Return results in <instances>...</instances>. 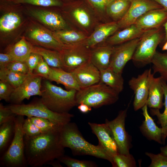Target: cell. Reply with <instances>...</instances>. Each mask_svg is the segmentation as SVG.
Masks as SVG:
<instances>
[{
	"mask_svg": "<svg viewBox=\"0 0 167 167\" xmlns=\"http://www.w3.org/2000/svg\"><path fill=\"white\" fill-rule=\"evenodd\" d=\"M28 36L33 44L42 47L60 51L64 46L54 34L44 28L37 27L29 32Z\"/></svg>",
	"mask_w": 167,
	"mask_h": 167,
	"instance_id": "17",
	"label": "cell"
},
{
	"mask_svg": "<svg viewBox=\"0 0 167 167\" xmlns=\"http://www.w3.org/2000/svg\"><path fill=\"white\" fill-rule=\"evenodd\" d=\"M33 48V45L23 37L9 47L6 53L9 54L14 61H25L32 52Z\"/></svg>",
	"mask_w": 167,
	"mask_h": 167,
	"instance_id": "29",
	"label": "cell"
},
{
	"mask_svg": "<svg viewBox=\"0 0 167 167\" xmlns=\"http://www.w3.org/2000/svg\"><path fill=\"white\" fill-rule=\"evenodd\" d=\"M17 4L40 7H61L64 3L62 0H8Z\"/></svg>",
	"mask_w": 167,
	"mask_h": 167,
	"instance_id": "37",
	"label": "cell"
},
{
	"mask_svg": "<svg viewBox=\"0 0 167 167\" xmlns=\"http://www.w3.org/2000/svg\"><path fill=\"white\" fill-rule=\"evenodd\" d=\"M151 68L145 70L137 77H132L128 84L134 91L135 97L133 103L134 109L136 111L146 105L148 96L149 76Z\"/></svg>",
	"mask_w": 167,
	"mask_h": 167,
	"instance_id": "15",
	"label": "cell"
},
{
	"mask_svg": "<svg viewBox=\"0 0 167 167\" xmlns=\"http://www.w3.org/2000/svg\"><path fill=\"white\" fill-rule=\"evenodd\" d=\"M21 19L17 13L10 12L3 15L0 19V30L2 32H10L20 24Z\"/></svg>",
	"mask_w": 167,
	"mask_h": 167,
	"instance_id": "34",
	"label": "cell"
},
{
	"mask_svg": "<svg viewBox=\"0 0 167 167\" xmlns=\"http://www.w3.org/2000/svg\"></svg>",
	"mask_w": 167,
	"mask_h": 167,
	"instance_id": "56",
	"label": "cell"
},
{
	"mask_svg": "<svg viewBox=\"0 0 167 167\" xmlns=\"http://www.w3.org/2000/svg\"><path fill=\"white\" fill-rule=\"evenodd\" d=\"M27 8L34 17L53 30V32L73 28L67 21L60 10L40 9L39 7L27 5Z\"/></svg>",
	"mask_w": 167,
	"mask_h": 167,
	"instance_id": "11",
	"label": "cell"
},
{
	"mask_svg": "<svg viewBox=\"0 0 167 167\" xmlns=\"http://www.w3.org/2000/svg\"><path fill=\"white\" fill-rule=\"evenodd\" d=\"M167 10V0H154Z\"/></svg>",
	"mask_w": 167,
	"mask_h": 167,
	"instance_id": "51",
	"label": "cell"
},
{
	"mask_svg": "<svg viewBox=\"0 0 167 167\" xmlns=\"http://www.w3.org/2000/svg\"><path fill=\"white\" fill-rule=\"evenodd\" d=\"M14 87L8 82L0 80V100H4L10 102L11 96L14 89Z\"/></svg>",
	"mask_w": 167,
	"mask_h": 167,
	"instance_id": "44",
	"label": "cell"
},
{
	"mask_svg": "<svg viewBox=\"0 0 167 167\" xmlns=\"http://www.w3.org/2000/svg\"><path fill=\"white\" fill-rule=\"evenodd\" d=\"M145 30L134 24L121 30L117 31L109 37L105 43L113 46L119 45L140 37Z\"/></svg>",
	"mask_w": 167,
	"mask_h": 167,
	"instance_id": "24",
	"label": "cell"
},
{
	"mask_svg": "<svg viewBox=\"0 0 167 167\" xmlns=\"http://www.w3.org/2000/svg\"><path fill=\"white\" fill-rule=\"evenodd\" d=\"M91 49L84 43L75 45H64L59 51L62 69L71 72L80 66L90 61Z\"/></svg>",
	"mask_w": 167,
	"mask_h": 167,
	"instance_id": "9",
	"label": "cell"
},
{
	"mask_svg": "<svg viewBox=\"0 0 167 167\" xmlns=\"http://www.w3.org/2000/svg\"><path fill=\"white\" fill-rule=\"evenodd\" d=\"M92 132L99 141L98 144L102 147L111 157L118 153L117 144L113 134L105 123L98 124L88 122Z\"/></svg>",
	"mask_w": 167,
	"mask_h": 167,
	"instance_id": "16",
	"label": "cell"
},
{
	"mask_svg": "<svg viewBox=\"0 0 167 167\" xmlns=\"http://www.w3.org/2000/svg\"><path fill=\"white\" fill-rule=\"evenodd\" d=\"M100 81L119 93L124 88V80L122 74H118L109 67L100 70Z\"/></svg>",
	"mask_w": 167,
	"mask_h": 167,
	"instance_id": "28",
	"label": "cell"
},
{
	"mask_svg": "<svg viewBox=\"0 0 167 167\" xmlns=\"http://www.w3.org/2000/svg\"><path fill=\"white\" fill-rule=\"evenodd\" d=\"M5 68L23 74H29V69L25 61H13L9 63Z\"/></svg>",
	"mask_w": 167,
	"mask_h": 167,
	"instance_id": "43",
	"label": "cell"
},
{
	"mask_svg": "<svg viewBox=\"0 0 167 167\" xmlns=\"http://www.w3.org/2000/svg\"><path fill=\"white\" fill-rule=\"evenodd\" d=\"M140 37L114 46L109 67L122 74L126 64L132 59Z\"/></svg>",
	"mask_w": 167,
	"mask_h": 167,
	"instance_id": "12",
	"label": "cell"
},
{
	"mask_svg": "<svg viewBox=\"0 0 167 167\" xmlns=\"http://www.w3.org/2000/svg\"><path fill=\"white\" fill-rule=\"evenodd\" d=\"M41 91L42 101L54 112L69 113L73 108L77 105L76 95L77 91L75 90H65L45 79L42 82Z\"/></svg>",
	"mask_w": 167,
	"mask_h": 167,
	"instance_id": "4",
	"label": "cell"
},
{
	"mask_svg": "<svg viewBox=\"0 0 167 167\" xmlns=\"http://www.w3.org/2000/svg\"><path fill=\"white\" fill-rule=\"evenodd\" d=\"M148 107L146 104L141 108L144 120L139 127L140 131L147 139L163 144L162 128L156 126L153 119L148 113Z\"/></svg>",
	"mask_w": 167,
	"mask_h": 167,
	"instance_id": "22",
	"label": "cell"
},
{
	"mask_svg": "<svg viewBox=\"0 0 167 167\" xmlns=\"http://www.w3.org/2000/svg\"><path fill=\"white\" fill-rule=\"evenodd\" d=\"M15 118L0 125V156L6 151L14 137L15 129Z\"/></svg>",
	"mask_w": 167,
	"mask_h": 167,
	"instance_id": "30",
	"label": "cell"
},
{
	"mask_svg": "<svg viewBox=\"0 0 167 167\" xmlns=\"http://www.w3.org/2000/svg\"><path fill=\"white\" fill-rule=\"evenodd\" d=\"M58 160L68 167H95L97 165L94 162L90 161L80 160L73 158L64 155Z\"/></svg>",
	"mask_w": 167,
	"mask_h": 167,
	"instance_id": "40",
	"label": "cell"
},
{
	"mask_svg": "<svg viewBox=\"0 0 167 167\" xmlns=\"http://www.w3.org/2000/svg\"><path fill=\"white\" fill-rule=\"evenodd\" d=\"M24 116L18 115L15 118L14 137L8 148L0 158V166L4 167H26L28 166L24 154V134L23 125Z\"/></svg>",
	"mask_w": 167,
	"mask_h": 167,
	"instance_id": "7",
	"label": "cell"
},
{
	"mask_svg": "<svg viewBox=\"0 0 167 167\" xmlns=\"http://www.w3.org/2000/svg\"><path fill=\"white\" fill-rule=\"evenodd\" d=\"M29 74H23L6 68L0 69V79L6 81L14 88L20 85Z\"/></svg>",
	"mask_w": 167,
	"mask_h": 167,
	"instance_id": "36",
	"label": "cell"
},
{
	"mask_svg": "<svg viewBox=\"0 0 167 167\" xmlns=\"http://www.w3.org/2000/svg\"><path fill=\"white\" fill-rule=\"evenodd\" d=\"M163 26L165 31V37L163 40L162 41L164 44L167 41V20L163 24Z\"/></svg>",
	"mask_w": 167,
	"mask_h": 167,
	"instance_id": "52",
	"label": "cell"
},
{
	"mask_svg": "<svg viewBox=\"0 0 167 167\" xmlns=\"http://www.w3.org/2000/svg\"><path fill=\"white\" fill-rule=\"evenodd\" d=\"M55 36L64 45H75L84 43L88 36L74 28L53 32Z\"/></svg>",
	"mask_w": 167,
	"mask_h": 167,
	"instance_id": "26",
	"label": "cell"
},
{
	"mask_svg": "<svg viewBox=\"0 0 167 167\" xmlns=\"http://www.w3.org/2000/svg\"><path fill=\"white\" fill-rule=\"evenodd\" d=\"M160 153L162 154L167 156V144L160 148Z\"/></svg>",
	"mask_w": 167,
	"mask_h": 167,
	"instance_id": "53",
	"label": "cell"
},
{
	"mask_svg": "<svg viewBox=\"0 0 167 167\" xmlns=\"http://www.w3.org/2000/svg\"><path fill=\"white\" fill-rule=\"evenodd\" d=\"M32 52L37 53L42 56L50 66L62 68L61 59L59 51L33 46Z\"/></svg>",
	"mask_w": 167,
	"mask_h": 167,
	"instance_id": "32",
	"label": "cell"
},
{
	"mask_svg": "<svg viewBox=\"0 0 167 167\" xmlns=\"http://www.w3.org/2000/svg\"><path fill=\"white\" fill-rule=\"evenodd\" d=\"M23 130L24 135L33 137L42 133L40 129L32 122L29 117L24 119L23 125Z\"/></svg>",
	"mask_w": 167,
	"mask_h": 167,
	"instance_id": "42",
	"label": "cell"
},
{
	"mask_svg": "<svg viewBox=\"0 0 167 167\" xmlns=\"http://www.w3.org/2000/svg\"><path fill=\"white\" fill-rule=\"evenodd\" d=\"M41 56L39 54L32 52L25 62L28 67L30 75L33 74V71L40 60Z\"/></svg>",
	"mask_w": 167,
	"mask_h": 167,
	"instance_id": "47",
	"label": "cell"
},
{
	"mask_svg": "<svg viewBox=\"0 0 167 167\" xmlns=\"http://www.w3.org/2000/svg\"><path fill=\"white\" fill-rule=\"evenodd\" d=\"M153 73H158L162 79L167 81V52L162 53L156 51L151 62Z\"/></svg>",
	"mask_w": 167,
	"mask_h": 167,
	"instance_id": "33",
	"label": "cell"
},
{
	"mask_svg": "<svg viewBox=\"0 0 167 167\" xmlns=\"http://www.w3.org/2000/svg\"><path fill=\"white\" fill-rule=\"evenodd\" d=\"M113 167H135L136 163L134 156L130 153L127 155L118 153L113 156Z\"/></svg>",
	"mask_w": 167,
	"mask_h": 167,
	"instance_id": "38",
	"label": "cell"
},
{
	"mask_svg": "<svg viewBox=\"0 0 167 167\" xmlns=\"http://www.w3.org/2000/svg\"><path fill=\"white\" fill-rule=\"evenodd\" d=\"M78 109L82 113H86L92 110V107L87 104L81 103L78 106Z\"/></svg>",
	"mask_w": 167,
	"mask_h": 167,
	"instance_id": "49",
	"label": "cell"
},
{
	"mask_svg": "<svg viewBox=\"0 0 167 167\" xmlns=\"http://www.w3.org/2000/svg\"><path fill=\"white\" fill-rule=\"evenodd\" d=\"M42 77L34 73L29 75L22 84L15 88L10 98L11 104H19L32 96H41Z\"/></svg>",
	"mask_w": 167,
	"mask_h": 167,
	"instance_id": "13",
	"label": "cell"
},
{
	"mask_svg": "<svg viewBox=\"0 0 167 167\" xmlns=\"http://www.w3.org/2000/svg\"><path fill=\"white\" fill-rule=\"evenodd\" d=\"M6 106L17 115L44 118L60 126L70 122L74 116L69 113H60L51 110L41 98L35 99L28 104H10Z\"/></svg>",
	"mask_w": 167,
	"mask_h": 167,
	"instance_id": "5",
	"label": "cell"
},
{
	"mask_svg": "<svg viewBox=\"0 0 167 167\" xmlns=\"http://www.w3.org/2000/svg\"><path fill=\"white\" fill-rule=\"evenodd\" d=\"M60 136L62 145L64 148H69L73 155L92 156L113 163V158L99 144L94 145L85 139L75 123L70 122L63 125Z\"/></svg>",
	"mask_w": 167,
	"mask_h": 167,
	"instance_id": "2",
	"label": "cell"
},
{
	"mask_svg": "<svg viewBox=\"0 0 167 167\" xmlns=\"http://www.w3.org/2000/svg\"><path fill=\"white\" fill-rule=\"evenodd\" d=\"M162 83L165 99L164 102V106L165 107L164 111L161 113L159 109H151L150 113L152 115L156 117L158 119L157 123L161 125L162 131L163 144L164 145L167 137V82L163 79Z\"/></svg>",
	"mask_w": 167,
	"mask_h": 167,
	"instance_id": "31",
	"label": "cell"
},
{
	"mask_svg": "<svg viewBox=\"0 0 167 167\" xmlns=\"http://www.w3.org/2000/svg\"><path fill=\"white\" fill-rule=\"evenodd\" d=\"M164 37L163 26L145 30L140 37L132 59L135 65L140 67L151 63L157 46Z\"/></svg>",
	"mask_w": 167,
	"mask_h": 167,
	"instance_id": "8",
	"label": "cell"
},
{
	"mask_svg": "<svg viewBox=\"0 0 167 167\" xmlns=\"http://www.w3.org/2000/svg\"><path fill=\"white\" fill-rule=\"evenodd\" d=\"M119 93L106 85L99 83L77 91V105L84 103L94 108L111 105L118 100Z\"/></svg>",
	"mask_w": 167,
	"mask_h": 167,
	"instance_id": "6",
	"label": "cell"
},
{
	"mask_svg": "<svg viewBox=\"0 0 167 167\" xmlns=\"http://www.w3.org/2000/svg\"><path fill=\"white\" fill-rule=\"evenodd\" d=\"M60 130L33 137L24 135V154L28 165L41 167L64 155L65 148L60 140Z\"/></svg>",
	"mask_w": 167,
	"mask_h": 167,
	"instance_id": "1",
	"label": "cell"
},
{
	"mask_svg": "<svg viewBox=\"0 0 167 167\" xmlns=\"http://www.w3.org/2000/svg\"><path fill=\"white\" fill-rule=\"evenodd\" d=\"M71 72L80 88L98 83L100 81V71L91 61L80 66Z\"/></svg>",
	"mask_w": 167,
	"mask_h": 167,
	"instance_id": "19",
	"label": "cell"
},
{
	"mask_svg": "<svg viewBox=\"0 0 167 167\" xmlns=\"http://www.w3.org/2000/svg\"><path fill=\"white\" fill-rule=\"evenodd\" d=\"M47 80L62 84L67 90L74 89L78 91L80 89L72 73L66 71L61 68L51 67Z\"/></svg>",
	"mask_w": 167,
	"mask_h": 167,
	"instance_id": "25",
	"label": "cell"
},
{
	"mask_svg": "<svg viewBox=\"0 0 167 167\" xmlns=\"http://www.w3.org/2000/svg\"><path fill=\"white\" fill-rule=\"evenodd\" d=\"M131 4L125 16L117 22L119 29L134 24L136 20L147 12L163 7L154 0H130Z\"/></svg>",
	"mask_w": 167,
	"mask_h": 167,
	"instance_id": "14",
	"label": "cell"
},
{
	"mask_svg": "<svg viewBox=\"0 0 167 167\" xmlns=\"http://www.w3.org/2000/svg\"><path fill=\"white\" fill-rule=\"evenodd\" d=\"M162 50L167 51V41L164 44L162 47Z\"/></svg>",
	"mask_w": 167,
	"mask_h": 167,
	"instance_id": "54",
	"label": "cell"
},
{
	"mask_svg": "<svg viewBox=\"0 0 167 167\" xmlns=\"http://www.w3.org/2000/svg\"><path fill=\"white\" fill-rule=\"evenodd\" d=\"M60 9L62 14L72 27L88 36L102 23L84 0H75L64 3Z\"/></svg>",
	"mask_w": 167,
	"mask_h": 167,
	"instance_id": "3",
	"label": "cell"
},
{
	"mask_svg": "<svg viewBox=\"0 0 167 167\" xmlns=\"http://www.w3.org/2000/svg\"><path fill=\"white\" fill-rule=\"evenodd\" d=\"M151 72L149 76L148 96L146 104L150 109H161L164 106L163 102L164 97L162 85V79L161 77L155 78Z\"/></svg>",
	"mask_w": 167,
	"mask_h": 167,
	"instance_id": "21",
	"label": "cell"
},
{
	"mask_svg": "<svg viewBox=\"0 0 167 167\" xmlns=\"http://www.w3.org/2000/svg\"><path fill=\"white\" fill-rule=\"evenodd\" d=\"M50 69L51 67L48 65L42 57L35 69L33 73L38 75L45 79H47L50 72Z\"/></svg>",
	"mask_w": 167,
	"mask_h": 167,
	"instance_id": "45",
	"label": "cell"
},
{
	"mask_svg": "<svg viewBox=\"0 0 167 167\" xmlns=\"http://www.w3.org/2000/svg\"><path fill=\"white\" fill-rule=\"evenodd\" d=\"M167 20V10L164 8L150 10L139 18L134 24L147 30L159 28Z\"/></svg>",
	"mask_w": 167,
	"mask_h": 167,
	"instance_id": "20",
	"label": "cell"
},
{
	"mask_svg": "<svg viewBox=\"0 0 167 167\" xmlns=\"http://www.w3.org/2000/svg\"><path fill=\"white\" fill-rule=\"evenodd\" d=\"M93 11L102 23L111 22L106 13L108 4L113 0H84Z\"/></svg>",
	"mask_w": 167,
	"mask_h": 167,
	"instance_id": "35",
	"label": "cell"
},
{
	"mask_svg": "<svg viewBox=\"0 0 167 167\" xmlns=\"http://www.w3.org/2000/svg\"><path fill=\"white\" fill-rule=\"evenodd\" d=\"M131 4L130 0H113L106 9L107 16L110 21L120 20L128 11Z\"/></svg>",
	"mask_w": 167,
	"mask_h": 167,
	"instance_id": "27",
	"label": "cell"
},
{
	"mask_svg": "<svg viewBox=\"0 0 167 167\" xmlns=\"http://www.w3.org/2000/svg\"><path fill=\"white\" fill-rule=\"evenodd\" d=\"M113 48L104 43L91 49L90 61L99 71L109 67Z\"/></svg>",
	"mask_w": 167,
	"mask_h": 167,
	"instance_id": "23",
	"label": "cell"
},
{
	"mask_svg": "<svg viewBox=\"0 0 167 167\" xmlns=\"http://www.w3.org/2000/svg\"><path fill=\"white\" fill-rule=\"evenodd\" d=\"M64 3H69L75 0H62Z\"/></svg>",
	"mask_w": 167,
	"mask_h": 167,
	"instance_id": "55",
	"label": "cell"
},
{
	"mask_svg": "<svg viewBox=\"0 0 167 167\" xmlns=\"http://www.w3.org/2000/svg\"><path fill=\"white\" fill-rule=\"evenodd\" d=\"M17 115L11 109L0 103V125L9 120L15 119Z\"/></svg>",
	"mask_w": 167,
	"mask_h": 167,
	"instance_id": "46",
	"label": "cell"
},
{
	"mask_svg": "<svg viewBox=\"0 0 167 167\" xmlns=\"http://www.w3.org/2000/svg\"><path fill=\"white\" fill-rule=\"evenodd\" d=\"M145 154L151 160L149 167H167V156L161 153L155 154L147 152Z\"/></svg>",
	"mask_w": 167,
	"mask_h": 167,
	"instance_id": "41",
	"label": "cell"
},
{
	"mask_svg": "<svg viewBox=\"0 0 167 167\" xmlns=\"http://www.w3.org/2000/svg\"><path fill=\"white\" fill-rule=\"evenodd\" d=\"M60 163L61 162L58 159H56L49 162L47 164L51 165L55 167H62Z\"/></svg>",
	"mask_w": 167,
	"mask_h": 167,
	"instance_id": "50",
	"label": "cell"
},
{
	"mask_svg": "<svg viewBox=\"0 0 167 167\" xmlns=\"http://www.w3.org/2000/svg\"><path fill=\"white\" fill-rule=\"evenodd\" d=\"M29 117L42 132L59 130L63 126L56 125L47 119L33 117Z\"/></svg>",
	"mask_w": 167,
	"mask_h": 167,
	"instance_id": "39",
	"label": "cell"
},
{
	"mask_svg": "<svg viewBox=\"0 0 167 167\" xmlns=\"http://www.w3.org/2000/svg\"><path fill=\"white\" fill-rule=\"evenodd\" d=\"M128 107L120 111L117 117L109 121L106 119L105 123L111 130L117 145L118 153L124 155L130 154L132 146V138L126 131L125 122Z\"/></svg>",
	"mask_w": 167,
	"mask_h": 167,
	"instance_id": "10",
	"label": "cell"
},
{
	"mask_svg": "<svg viewBox=\"0 0 167 167\" xmlns=\"http://www.w3.org/2000/svg\"><path fill=\"white\" fill-rule=\"evenodd\" d=\"M15 61L11 56L7 53L0 54V69L5 68L11 62Z\"/></svg>",
	"mask_w": 167,
	"mask_h": 167,
	"instance_id": "48",
	"label": "cell"
},
{
	"mask_svg": "<svg viewBox=\"0 0 167 167\" xmlns=\"http://www.w3.org/2000/svg\"><path fill=\"white\" fill-rule=\"evenodd\" d=\"M119 29L117 22L101 23L95 29L84 44L92 49L105 43L107 38Z\"/></svg>",
	"mask_w": 167,
	"mask_h": 167,
	"instance_id": "18",
	"label": "cell"
}]
</instances>
